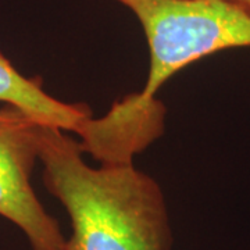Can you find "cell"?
<instances>
[{
  "label": "cell",
  "mask_w": 250,
  "mask_h": 250,
  "mask_svg": "<svg viewBox=\"0 0 250 250\" xmlns=\"http://www.w3.org/2000/svg\"><path fill=\"white\" fill-rule=\"evenodd\" d=\"M0 102L21 110L29 118L42 124L59 126L81 136L93 123L86 104L64 103L46 93L41 81L21 75L0 53Z\"/></svg>",
  "instance_id": "cell-4"
},
{
  "label": "cell",
  "mask_w": 250,
  "mask_h": 250,
  "mask_svg": "<svg viewBox=\"0 0 250 250\" xmlns=\"http://www.w3.org/2000/svg\"><path fill=\"white\" fill-rule=\"evenodd\" d=\"M142 25L150 52L143 104L175 72L208 54L250 46V13L229 0H117Z\"/></svg>",
  "instance_id": "cell-2"
},
{
  "label": "cell",
  "mask_w": 250,
  "mask_h": 250,
  "mask_svg": "<svg viewBox=\"0 0 250 250\" xmlns=\"http://www.w3.org/2000/svg\"><path fill=\"white\" fill-rule=\"evenodd\" d=\"M83 143L64 129L39 124V161L47 190L71 221L64 250H171L172 231L159 184L131 157L82 159Z\"/></svg>",
  "instance_id": "cell-1"
},
{
  "label": "cell",
  "mask_w": 250,
  "mask_h": 250,
  "mask_svg": "<svg viewBox=\"0 0 250 250\" xmlns=\"http://www.w3.org/2000/svg\"><path fill=\"white\" fill-rule=\"evenodd\" d=\"M39 124L13 106L0 108V215L24 232L32 250H64L60 224L31 184L39 160Z\"/></svg>",
  "instance_id": "cell-3"
},
{
  "label": "cell",
  "mask_w": 250,
  "mask_h": 250,
  "mask_svg": "<svg viewBox=\"0 0 250 250\" xmlns=\"http://www.w3.org/2000/svg\"><path fill=\"white\" fill-rule=\"evenodd\" d=\"M229 1H232L233 4H236L243 10H246L248 13H250V0H229Z\"/></svg>",
  "instance_id": "cell-5"
}]
</instances>
